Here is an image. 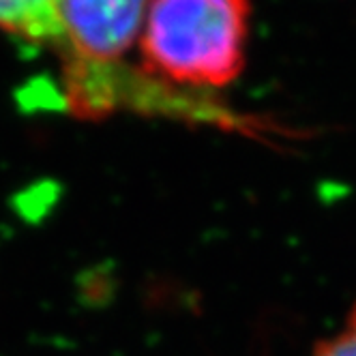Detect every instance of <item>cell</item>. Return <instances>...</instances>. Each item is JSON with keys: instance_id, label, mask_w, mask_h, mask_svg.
I'll return each instance as SVG.
<instances>
[{"instance_id": "obj_1", "label": "cell", "mask_w": 356, "mask_h": 356, "mask_svg": "<svg viewBox=\"0 0 356 356\" xmlns=\"http://www.w3.org/2000/svg\"><path fill=\"white\" fill-rule=\"evenodd\" d=\"M251 0H148L140 35L146 75L223 88L245 67Z\"/></svg>"}, {"instance_id": "obj_2", "label": "cell", "mask_w": 356, "mask_h": 356, "mask_svg": "<svg viewBox=\"0 0 356 356\" xmlns=\"http://www.w3.org/2000/svg\"><path fill=\"white\" fill-rule=\"evenodd\" d=\"M148 0H60L63 63L112 67L140 39Z\"/></svg>"}, {"instance_id": "obj_3", "label": "cell", "mask_w": 356, "mask_h": 356, "mask_svg": "<svg viewBox=\"0 0 356 356\" xmlns=\"http://www.w3.org/2000/svg\"><path fill=\"white\" fill-rule=\"evenodd\" d=\"M60 0H0V29L33 43H58Z\"/></svg>"}, {"instance_id": "obj_4", "label": "cell", "mask_w": 356, "mask_h": 356, "mask_svg": "<svg viewBox=\"0 0 356 356\" xmlns=\"http://www.w3.org/2000/svg\"><path fill=\"white\" fill-rule=\"evenodd\" d=\"M312 356H356V302L337 335L320 341Z\"/></svg>"}]
</instances>
